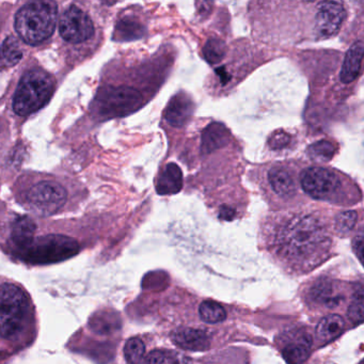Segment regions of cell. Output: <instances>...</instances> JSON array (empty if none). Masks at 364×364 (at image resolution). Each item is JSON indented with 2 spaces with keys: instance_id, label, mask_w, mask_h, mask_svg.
Wrapping results in <instances>:
<instances>
[{
  "instance_id": "6da1fadb",
  "label": "cell",
  "mask_w": 364,
  "mask_h": 364,
  "mask_svg": "<svg viewBox=\"0 0 364 364\" xmlns=\"http://www.w3.org/2000/svg\"><path fill=\"white\" fill-rule=\"evenodd\" d=\"M272 253L289 269L314 268L327 257L331 237L325 223L313 215L282 219L269 240Z\"/></svg>"
},
{
  "instance_id": "7a4b0ae2",
  "label": "cell",
  "mask_w": 364,
  "mask_h": 364,
  "mask_svg": "<svg viewBox=\"0 0 364 364\" xmlns=\"http://www.w3.org/2000/svg\"><path fill=\"white\" fill-rule=\"evenodd\" d=\"M38 332L37 309L29 291L18 281L0 276V364L31 348Z\"/></svg>"
},
{
  "instance_id": "3957f363",
  "label": "cell",
  "mask_w": 364,
  "mask_h": 364,
  "mask_svg": "<svg viewBox=\"0 0 364 364\" xmlns=\"http://www.w3.org/2000/svg\"><path fill=\"white\" fill-rule=\"evenodd\" d=\"M58 7L52 1H33L23 6L16 16L18 37L29 46L48 41L56 28Z\"/></svg>"
},
{
  "instance_id": "277c9868",
  "label": "cell",
  "mask_w": 364,
  "mask_h": 364,
  "mask_svg": "<svg viewBox=\"0 0 364 364\" xmlns=\"http://www.w3.org/2000/svg\"><path fill=\"white\" fill-rule=\"evenodd\" d=\"M55 80L42 70H33L23 76L14 97V112L26 117L41 109L52 99Z\"/></svg>"
},
{
  "instance_id": "5b68a950",
  "label": "cell",
  "mask_w": 364,
  "mask_h": 364,
  "mask_svg": "<svg viewBox=\"0 0 364 364\" xmlns=\"http://www.w3.org/2000/svg\"><path fill=\"white\" fill-rule=\"evenodd\" d=\"M142 95L129 87H105L95 97V112L102 119L127 116L141 106Z\"/></svg>"
},
{
  "instance_id": "8992f818",
  "label": "cell",
  "mask_w": 364,
  "mask_h": 364,
  "mask_svg": "<svg viewBox=\"0 0 364 364\" xmlns=\"http://www.w3.org/2000/svg\"><path fill=\"white\" fill-rule=\"evenodd\" d=\"M23 199L29 210L42 216H48L56 214L65 206L68 193L57 181L41 180L27 189Z\"/></svg>"
},
{
  "instance_id": "52a82bcc",
  "label": "cell",
  "mask_w": 364,
  "mask_h": 364,
  "mask_svg": "<svg viewBox=\"0 0 364 364\" xmlns=\"http://www.w3.org/2000/svg\"><path fill=\"white\" fill-rule=\"evenodd\" d=\"M302 189L321 201H336L342 191V181L336 172L321 167H311L300 176Z\"/></svg>"
},
{
  "instance_id": "ba28073f",
  "label": "cell",
  "mask_w": 364,
  "mask_h": 364,
  "mask_svg": "<svg viewBox=\"0 0 364 364\" xmlns=\"http://www.w3.org/2000/svg\"><path fill=\"white\" fill-rule=\"evenodd\" d=\"M59 33L69 43H84L95 36V24L84 10L70 6L61 14Z\"/></svg>"
},
{
  "instance_id": "9c48e42d",
  "label": "cell",
  "mask_w": 364,
  "mask_h": 364,
  "mask_svg": "<svg viewBox=\"0 0 364 364\" xmlns=\"http://www.w3.org/2000/svg\"><path fill=\"white\" fill-rule=\"evenodd\" d=\"M345 12L342 4L336 1H321L317 5L315 14V33L319 39H328L338 33L344 22Z\"/></svg>"
},
{
  "instance_id": "30bf717a",
  "label": "cell",
  "mask_w": 364,
  "mask_h": 364,
  "mask_svg": "<svg viewBox=\"0 0 364 364\" xmlns=\"http://www.w3.org/2000/svg\"><path fill=\"white\" fill-rule=\"evenodd\" d=\"M312 348L310 334L302 330L287 332L282 338L281 353L289 364H301L308 359Z\"/></svg>"
},
{
  "instance_id": "8fae6325",
  "label": "cell",
  "mask_w": 364,
  "mask_h": 364,
  "mask_svg": "<svg viewBox=\"0 0 364 364\" xmlns=\"http://www.w3.org/2000/svg\"><path fill=\"white\" fill-rule=\"evenodd\" d=\"M193 100L186 93H178L172 97L165 112V119L171 127H184L193 114Z\"/></svg>"
},
{
  "instance_id": "7c38bea8",
  "label": "cell",
  "mask_w": 364,
  "mask_h": 364,
  "mask_svg": "<svg viewBox=\"0 0 364 364\" xmlns=\"http://www.w3.org/2000/svg\"><path fill=\"white\" fill-rule=\"evenodd\" d=\"M172 341L181 348L191 351H202L210 348V336L203 330L183 328L172 333Z\"/></svg>"
},
{
  "instance_id": "4fadbf2b",
  "label": "cell",
  "mask_w": 364,
  "mask_h": 364,
  "mask_svg": "<svg viewBox=\"0 0 364 364\" xmlns=\"http://www.w3.org/2000/svg\"><path fill=\"white\" fill-rule=\"evenodd\" d=\"M311 299L314 304H321L328 309H333L343 301L342 294L338 293V287L329 279L317 281L311 289Z\"/></svg>"
},
{
  "instance_id": "5bb4252c",
  "label": "cell",
  "mask_w": 364,
  "mask_h": 364,
  "mask_svg": "<svg viewBox=\"0 0 364 364\" xmlns=\"http://www.w3.org/2000/svg\"><path fill=\"white\" fill-rule=\"evenodd\" d=\"M183 188V173L176 164H168L159 174L156 191L161 196L176 195Z\"/></svg>"
},
{
  "instance_id": "9a60e30c",
  "label": "cell",
  "mask_w": 364,
  "mask_h": 364,
  "mask_svg": "<svg viewBox=\"0 0 364 364\" xmlns=\"http://www.w3.org/2000/svg\"><path fill=\"white\" fill-rule=\"evenodd\" d=\"M228 142H229V132L227 127L221 123H212L202 133V153L210 154L227 146Z\"/></svg>"
},
{
  "instance_id": "2e32d148",
  "label": "cell",
  "mask_w": 364,
  "mask_h": 364,
  "mask_svg": "<svg viewBox=\"0 0 364 364\" xmlns=\"http://www.w3.org/2000/svg\"><path fill=\"white\" fill-rule=\"evenodd\" d=\"M362 58H363V43L355 42L345 56L340 77L344 84H350L359 76L361 72Z\"/></svg>"
},
{
  "instance_id": "e0dca14e",
  "label": "cell",
  "mask_w": 364,
  "mask_h": 364,
  "mask_svg": "<svg viewBox=\"0 0 364 364\" xmlns=\"http://www.w3.org/2000/svg\"><path fill=\"white\" fill-rule=\"evenodd\" d=\"M270 186L279 197L291 198L296 193V182L285 168L274 167L268 173Z\"/></svg>"
},
{
  "instance_id": "ac0fdd59",
  "label": "cell",
  "mask_w": 364,
  "mask_h": 364,
  "mask_svg": "<svg viewBox=\"0 0 364 364\" xmlns=\"http://www.w3.org/2000/svg\"><path fill=\"white\" fill-rule=\"evenodd\" d=\"M35 232V223L29 217H18L12 227V240L18 248L24 250L33 242Z\"/></svg>"
},
{
  "instance_id": "d6986e66",
  "label": "cell",
  "mask_w": 364,
  "mask_h": 364,
  "mask_svg": "<svg viewBox=\"0 0 364 364\" xmlns=\"http://www.w3.org/2000/svg\"><path fill=\"white\" fill-rule=\"evenodd\" d=\"M146 27L133 18H123L117 23L114 40L117 41H135L146 35Z\"/></svg>"
},
{
  "instance_id": "ffe728a7",
  "label": "cell",
  "mask_w": 364,
  "mask_h": 364,
  "mask_svg": "<svg viewBox=\"0 0 364 364\" xmlns=\"http://www.w3.org/2000/svg\"><path fill=\"white\" fill-rule=\"evenodd\" d=\"M345 321L340 315L331 314L323 317L316 328V336L321 342H330L338 338L344 330Z\"/></svg>"
},
{
  "instance_id": "44dd1931",
  "label": "cell",
  "mask_w": 364,
  "mask_h": 364,
  "mask_svg": "<svg viewBox=\"0 0 364 364\" xmlns=\"http://www.w3.org/2000/svg\"><path fill=\"white\" fill-rule=\"evenodd\" d=\"M23 58L20 42L16 37H8L0 48V63L5 67H14Z\"/></svg>"
},
{
  "instance_id": "7402d4cb",
  "label": "cell",
  "mask_w": 364,
  "mask_h": 364,
  "mask_svg": "<svg viewBox=\"0 0 364 364\" xmlns=\"http://www.w3.org/2000/svg\"><path fill=\"white\" fill-rule=\"evenodd\" d=\"M227 46L223 40L210 38L203 48V57L210 65H217L225 58Z\"/></svg>"
},
{
  "instance_id": "603a6c76",
  "label": "cell",
  "mask_w": 364,
  "mask_h": 364,
  "mask_svg": "<svg viewBox=\"0 0 364 364\" xmlns=\"http://www.w3.org/2000/svg\"><path fill=\"white\" fill-rule=\"evenodd\" d=\"M202 321L208 323H218L227 318L225 309L215 301H204L199 308Z\"/></svg>"
},
{
  "instance_id": "cb8c5ba5",
  "label": "cell",
  "mask_w": 364,
  "mask_h": 364,
  "mask_svg": "<svg viewBox=\"0 0 364 364\" xmlns=\"http://www.w3.org/2000/svg\"><path fill=\"white\" fill-rule=\"evenodd\" d=\"M124 358L129 364H141L146 355V345L140 338H132L125 343Z\"/></svg>"
},
{
  "instance_id": "d4e9b609",
  "label": "cell",
  "mask_w": 364,
  "mask_h": 364,
  "mask_svg": "<svg viewBox=\"0 0 364 364\" xmlns=\"http://www.w3.org/2000/svg\"><path fill=\"white\" fill-rule=\"evenodd\" d=\"M336 152V144H332L331 141H328V140H321V141L315 142L309 148V153H310L312 159L323 161V163L331 161Z\"/></svg>"
},
{
  "instance_id": "484cf974",
  "label": "cell",
  "mask_w": 364,
  "mask_h": 364,
  "mask_svg": "<svg viewBox=\"0 0 364 364\" xmlns=\"http://www.w3.org/2000/svg\"><path fill=\"white\" fill-rule=\"evenodd\" d=\"M357 213L355 210H347V212L341 213L336 219V230L338 233L345 235L349 232L353 231L357 223Z\"/></svg>"
},
{
  "instance_id": "4316f807",
  "label": "cell",
  "mask_w": 364,
  "mask_h": 364,
  "mask_svg": "<svg viewBox=\"0 0 364 364\" xmlns=\"http://www.w3.org/2000/svg\"><path fill=\"white\" fill-rule=\"evenodd\" d=\"M363 289L360 287L359 291L353 296V301L348 308V317L355 323H360L363 319Z\"/></svg>"
},
{
  "instance_id": "83f0119b",
  "label": "cell",
  "mask_w": 364,
  "mask_h": 364,
  "mask_svg": "<svg viewBox=\"0 0 364 364\" xmlns=\"http://www.w3.org/2000/svg\"><path fill=\"white\" fill-rule=\"evenodd\" d=\"M289 141H291V136L285 132L279 131L270 137V148L274 149V150H280V149L285 148L289 144Z\"/></svg>"
},
{
  "instance_id": "f1b7e54d",
  "label": "cell",
  "mask_w": 364,
  "mask_h": 364,
  "mask_svg": "<svg viewBox=\"0 0 364 364\" xmlns=\"http://www.w3.org/2000/svg\"><path fill=\"white\" fill-rule=\"evenodd\" d=\"M166 355L164 351L153 350L149 355H144V364H164Z\"/></svg>"
},
{
  "instance_id": "f546056e",
  "label": "cell",
  "mask_w": 364,
  "mask_h": 364,
  "mask_svg": "<svg viewBox=\"0 0 364 364\" xmlns=\"http://www.w3.org/2000/svg\"><path fill=\"white\" fill-rule=\"evenodd\" d=\"M353 248L355 255H357L358 259L361 262L363 259L362 257V255H363V232H362V230H360L359 234L353 240Z\"/></svg>"
},
{
  "instance_id": "4dcf8cb0",
  "label": "cell",
  "mask_w": 364,
  "mask_h": 364,
  "mask_svg": "<svg viewBox=\"0 0 364 364\" xmlns=\"http://www.w3.org/2000/svg\"><path fill=\"white\" fill-rule=\"evenodd\" d=\"M235 210L233 208H229V206H223L220 210V213H219V217L220 219H223V220H233L234 217H235Z\"/></svg>"
},
{
  "instance_id": "1f68e13d",
  "label": "cell",
  "mask_w": 364,
  "mask_h": 364,
  "mask_svg": "<svg viewBox=\"0 0 364 364\" xmlns=\"http://www.w3.org/2000/svg\"><path fill=\"white\" fill-rule=\"evenodd\" d=\"M359 364H363V362H362V361H361V362H360V363H359Z\"/></svg>"
}]
</instances>
